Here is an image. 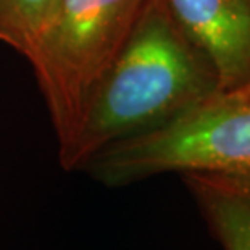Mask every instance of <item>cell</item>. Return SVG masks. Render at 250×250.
Listing matches in <instances>:
<instances>
[{"label": "cell", "instance_id": "6da1fadb", "mask_svg": "<svg viewBox=\"0 0 250 250\" xmlns=\"http://www.w3.org/2000/svg\"><path fill=\"white\" fill-rule=\"evenodd\" d=\"M218 92L210 62L188 39L165 0H147L125 47L87 105L63 169H83L110 144L160 126Z\"/></svg>", "mask_w": 250, "mask_h": 250}, {"label": "cell", "instance_id": "7a4b0ae2", "mask_svg": "<svg viewBox=\"0 0 250 250\" xmlns=\"http://www.w3.org/2000/svg\"><path fill=\"white\" fill-rule=\"evenodd\" d=\"M147 0H57L34 50L33 66L58 139L71 146L95 89L113 65Z\"/></svg>", "mask_w": 250, "mask_h": 250}, {"label": "cell", "instance_id": "3957f363", "mask_svg": "<svg viewBox=\"0 0 250 250\" xmlns=\"http://www.w3.org/2000/svg\"><path fill=\"white\" fill-rule=\"evenodd\" d=\"M83 169L113 188L163 173L250 174V99L216 92L167 123L110 144Z\"/></svg>", "mask_w": 250, "mask_h": 250}, {"label": "cell", "instance_id": "277c9868", "mask_svg": "<svg viewBox=\"0 0 250 250\" xmlns=\"http://www.w3.org/2000/svg\"><path fill=\"white\" fill-rule=\"evenodd\" d=\"M188 39L215 70L218 92L250 81V0H165Z\"/></svg>", "mask_w": 250, "mask_h": 250}, {"label": "cell", "instance_id": "5b68a950", "mask_svg": "<svg viewBox=\"0 0 250 250\" xmlns=\"http://www.w3.org/2000/svg\"><path fill=\"white\" fill-rule=\"evenodd\" d=\"M202 216L225 250H250V192L218 174H181Z\"/></svg>", "mask_w": 250, "mask_h": 250}, {"label": "cell", "instance_id": "8992f818", "mask_svg": "<svg viewBox=\"0 0 250 250\" xmlns=\"http://www.w3.org/2000/svg\"><path fill=\"white\" fill-rule=\"evenodd\" d=\"M57 0H0V42L28 58Z\"/></svg>", "mask_w": 250, "mask_h": 250}, {"label": "cell", "instance_id": "52a82bcc", "mask_svg": "<svg viewBox=\"0 0 250 250\" xmlns=\"http://www.w3.org/2000/svg\"><path fill=\"white\" fill-rule=\"evenodd\" d=\"M218 176H223V174H218ZM228 179H231L232 183H236L239 186H242L244 189H247L250 192V174H244V176H225Z\"/></svg>", "mask_w": 250, "mask_h": 250}, {"label": "cell", "instance_id": "ba28073f", "mask_svg": "<svg viewBox=\"0 0 250 250\" xmlns=\"http://www.w3.org/2000/svg\"><path fill=\"white\" fill-rule=\"evenodd\" d=\"M225 94H234V95H239V97H247V99H250V81L246 84V86H242L241 89L234 90V92H225Z\"/></svg>", "mask_w": 250, "mask_h": 250}]
</instances>
